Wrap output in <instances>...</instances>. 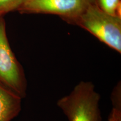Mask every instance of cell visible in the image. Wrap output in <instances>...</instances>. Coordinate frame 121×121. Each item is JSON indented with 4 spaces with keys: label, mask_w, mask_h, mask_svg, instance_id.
<instances>
[{
    "label": "cell",
    "mask_w": 121,
    "mask_h": 121,
    "mask_svg": "<svg viewBox=\"0 0 121 121\" xmlns=\"http://www.w3.org/2000/svg\"><path fill=\"white\" fill-rule=\"evenodd\" d=\"M95 0H27L18 9L22 13L57 15L72 22Z\"/></svg>",
    "instance_id": "277c9868"
},
{
    "label": "cell",
    "mask_w": 121,
    "mask_h": 121,
    "mask_svg": "<svg viewBox=\"0 0 121 121\" xmlns=\"http://www.w3.org/2000/svg\"><path fill=\"white\" fill-rule=\"evenodd\" d=\"M22 98L0 85V121H11L22 109Z\"/></svg>",
    "instance_id": "5b68a950"
},
{
    "label": "cell",
    "mask_w": 121,
    "mask_h": 121,
    "mask_svg": "<svg viewBox=\"0 0 121 121\" xmlns=\"http://www.w3.org/2000/svg\"><path fill=\"white\" fill-rule=\"evenodd\" d=\"M97 4L106 13L121 17L120 0H98Z\"/></svg>",
    "instance_id": "52a82bcc"
},
{
    "label": "cell",
    "mask_w": 121,
    "mask_h": 121,
    "mask_svg": "<svg viewBox=\"0 0 121 121\" xmlns=\"http://www.w3.org/2000/svg\"><path fill=\"white\" fill-rule=\"evenodd\" d=\"M113 108L109 116V121H121V85L119 82L115 86L111 96Z\"/></svg>",
    "instance_id": "8992f818"
},
{
    "label": "cell",
    "mask_w": 121,
    "mask_h": 121,
    "mask_svg": "<svg viewBox=\"0 0 121 121\" xmlns=\"http://www.w3.org/2000/svg\"><path fill=\"white\" fill-rule=\"evenodd\" d=\"M100 95L90 81H81L57 105L69 121H103L99 108Z\"/></svg>",
    "instance_id": "6da1fadb"
},
{
    "label": "cell",
    "mask_w": 121,
    "mask_h": 121,
    "mask_svg": "<svg viewBox=\"0 0 121 121\" xmlns=\"http://www.w3.org/2000/svg\"><path fill=\"white\" fill-rule=\"evenodd\" d=\"M0 85L22 99L26 95L25 73L9 44L6 22L0 16Z\"/></svg>",
    "instance_id": "3957f363"
},
{
    "label": "cell",
    "mask_w": 121,
    "mask_h": 121,
    "mask_svg": "<svg viewBox=\"0 0 121 121\" xmlns=\"http://www.w3.org/2000/svg\"><path fill=\"white\" fill-rule=\"evenodd\" d=\"M72 22L90 32L100 41L121 53V18L100 8L97 2L89 4Z\"/></svg>",
    "instance_id": "7a4b0ae2"
},
{
    "label": "cell",
    "mask_w": 121,
    "mask_h": 121,
    "mask_svg": "<svg viewBox=\"0 0 121 121\" xmlns=\"http://www.w3.org/2000/svg\"><path fill=\"white\" fill-rule=\"evenodd\" d=\"M27 0H0V16L17 10Z\"/></svg>",
    "instance_id": "ba28073f"
}]
</instances>
